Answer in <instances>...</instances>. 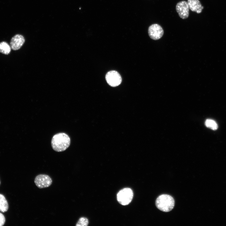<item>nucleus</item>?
<instances>
[{"label":"nucleus","instance_id":"nucleus-13","mask_svg":"<svg viewBox=\"0 0 226 226\" xmlns=\"http://www.w3.org/2000/svg\"><path fill=\"white\" fill-rule=\"evenodd\" d=\"M89 223L87 218L84 217L80 218L76 224V226H87Z\"/></svg>","mask_w":226,"mask_h":226},{"label":"nucleus","instance_id":"nucleus-6","mask_svg":"<svg viewBox=\"0 0 226 226\" xmlns=\"http://www.w3.org/2000/svg\"><path fill=\"white\" fill-rule=\"evenodd\" d=\"M148 33L151 38L153 40H158L163 36L164 30L159 24H153L149 27Z\"/></svg>","mask_w":226,"mask_h":226},{"label":"nucleus","instance_id":"nucleus-1","mask_svg":"<svg viewBox=\"0 0 226 226\" xmlns=\"http://www.w3.org/2000/svg\"><path fill=\"white\" fill-rule=\"evenodd\" d=\"M70 139L69 136L64 133H59L52 137L51 144L54 150L57 152L65 150L69 146Z\"/></svg>","mask_w":226,"mask_h":226},{"label":"nucleus","instance_id":"nucleus-15","mask_svg":"<svg viewBox=\"0 0 226 226\" xmlns=\"http://www.w3.org/2000/svg\"></svg>","mask_w":226,"mask_h":226},{"label":"nucleus","instance_id":"nucleus-12","mask_svg":"<svg viewBox=\"0 0 226 226\" xmlns=\"http://www.w3.org/2000/svg\"><path fill=\"white\" fill-rule=\"evenodd\" d=\"M206 126L213 130H216L218 128V125L216 122L213 120L207 119L205 122Z\"/></svg>","mask_w":226,"mask_h":226},{"label":"nucleus","instance_id":"nucleus-8","mask_svg":"<svg viewBox=\"0 0 226 226\" xmlns=\"http://www.w3.org/2000/svg\"><path fill=\"white\" fill-rule=\"evenodd\" d=\"M25 39L23 36L19 34L15 35L11 39L10 46L13 50H17L22 46L25 42Z\"/></svg>","mask_w":226,"mask_h":226},{"label":"nucleus","instance_id":"nucleus-9","mask_svg":"<svg viewBox=\"0 0 226 226\" xmlns=\"http://www.w3.org/2000/svg\"><path fill=\"white\" fill-rule=\"evenodd\" d=\"M189 8L193 12L197 13L202 12L203 7L201 4L199 0H188L187 2Z\"/></svg>","mask_w":226,"mask_h":226},{"label":"nucleus","instance_id":"nucleus-4","mask_svg":"<svg viewBox=\"0 0 226 226\" xmlns=\"http://www.w3.org/2000/svg\"><path fill=\"white\" fill-rule=\"evenodd\" d=\"M52 182L51 177L46 174H39L35 177L34 180V182L36 186L40 189L50 186Z\"/></svg>","mask_w":226,"mask_h":226},{"label":"nucleus","instance_id":"nucleus-5","mask_svg":"<svg viewBox=\"0 0 226 226\" xmlns=\"http://www.w3.org/2000/svg\"><path fill=\"white\" fill-rule=\"evenodd\" d=\"M105 79L107 83L110 86L116 87L121 83L122 79L118 72L115 71L108 72L106 75Z\"/></svg>","mask_w":226,"mask_h":226},{"label":"nucleus","instance_id":"nucleus-3","mask_svg":"<svg viewBox=\"0 0 226 226\" xmlns=\"http://www.w3.org/2000/svg\"><path fill=\"white\" fill-rule=\"evenodd\" d=\"M133 192L129 188H125L121 190L117 195V200L121 205H126L131 202L133 197Z\"/></svg>","mask_w":226,"mask_h":226},{"label":"nucleus","instance_id":"nucleus-11","mask_svg":"<svg viewBox=\"0 0 226 226\" xmlns=\"http://www.w3.org/2000/svg\"><path fill=\"white\" fill-rule=\"evenodd\" d=\"M11 50L10 46L6 42L3 41L0 43V52L3 54L8 55Z\"/></svg>","mask_w":226,"mask_h":226},{"label":"nucleus","instance_id":"nucleus-14","mask_svg":"<svg viewBox=\"0 0 226 226\" xmlns=\"http://www.w3.org/2000/svg\"><path fill=\"white\" fill-rule=\"evenodd\" d=\"M5 219L3 215L0 213V226L3 225L5 222Z\"/></svg>","mask_w":226,"mask_h":226},{"label":"nucleus","instance_id":"nucleus-7","mask_svg":"<svg viewBox=\"0 0 226 226\" xmlns=\"http://www.w3.org/2000/svg\"><path fill=\"white\" fill-rule=\"evenodd\" d=\"M189 9L187 2L185 1L178 2L176 6V9L179 16L183 19L188 17Z\"/></svg>","mask_w":226,"mask_h":226},{"label":"nucleus","instance_id":"nucleus-10","mask_svg":"<svg viewBox=\"0 0 226 226\" xmlns=\"http://www.w3.org/2000/svg\"><path fill=\"white\" fill-rule=\"evenodd\" d=\"M8 208V202L3 195L0 194V211L2 212H6Z\"/></svg>","mask_w":226,"mask_h":226},{"label":"nucleus","instance_id":"nucleus-2","mask_svg":"<svg viewBox=\"0 0 226 226\" xmlns=\"http://www.w3.org/2000/svg\"><path fill=\"white\" fill-rule=\"evenodd\" d=\"M175 200L173 198L167 194H162L157 198L155 204L157 208L160 210L165 212L171 211L175 206Z\"/></svg>","mask_w":226,"mask_h":226}]
</instances>
